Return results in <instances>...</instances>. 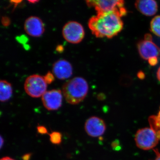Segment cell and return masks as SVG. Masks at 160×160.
Here are the masks:
<instances>
[{
    "label": "cell",
    "mask_w": 160,
    "mask_h": 160,
    "mask_svg": "<svg viewBox=\"0 0 160 160\" xmlns=\"http://www.w3.org/2000/svg\"><path fill=\"white\" fill-rule=\"evenodd\" d=\"M121 18L114 12L97 13L89 19L88 26L97 38H111L122 30L123 22Z\"/></svg>",
    "instance_id": "6da1fadb"
},
{
    "label": "cell",
    "mask_w": 160,
    "mask_h": 160,
    "mask_svg": "<svg viewBox=\"0 0 160 160\" xmlns=\"http://www.w3.org/2000/svg\"><path fill=\"white\" fill-rule=\"evenodd\" d=\"M88 90L87 81L79 77L69 80L62 86V93L65 99L71 105H77L83 101Z\"/></svg>",
    "instance_id": "7a4b0ae2"
},
{
    "label": "cell",
    "mask_w": 160,
    "mask_h": 160,
    "mask_svg": "<svg viewBox=\"0 0 160 160\" xmlns=\"http://www.w3.org/2000/svg\"><path fill=\"white\" fill-rule=\"evenodd\" d=\"M86 4L89 7H93L97 13L114 12L121 17L127 14L124 2L122 0H98L87 1Z\"/></svg>",
    "instance_id": "3957f363"
},
{
    "label": "cell",
    "mask_w": 160,
    "mask_h": 160,
    "mask_svg": "<svg viewBox=\"0 0 160 160\" xmlns=\"http://www.w3.org/2000/svg\"><path fill=\"white\" fill-rule=\"evenodd\" d=\"M135 141L140 149L147 150L153 149L160 141V131L150 127L139 129L136 133Z\"/></svg>",
    "instance_id": "277c9868"
},
{
    "label": "cell",
    "mask_w": 160,
    "mask_h": 160,
    "mask_svg": "<svg viewBox=\"0 0 160 160\" xmlns=\"http://www.w3.org/2000/svg\"><path fill=\"white\" fill-rule=\"evenodd\" d=\"M47 84L44 77L38 74L29 76L25 81L24 89L28 95L32 98L42 96L46 92Z\"/></svg>",
    "instance_id": "5b68a950"
},
{
    "label": "cell",
    "mask_w": 160,
    "mask_h": 160,
    "mask_svg": "<svg viewBox=\"0 0 160 160\" xmlns=\"http://www.w3.org/2000/svg\"><path fill=\"white\" fill-rule=\"evenodd\" d=\"M138 49L143 59L149 61L158 58L160 56V48L153 42L151 35L146 34L138 43Z\"/></svg>",
    "instance_id": "8992f818"
},
{
    "label": "cell",
    "mask_w": 160,
    "mask_h": 160,
    "mask_svg": "<svg viewBox=\"0 0 160 160\" xmlns=\"http://www.w3.org/2000/svg\"><path fill=\"white\" fill-rule=\"evenodd\" d=\"M62 32L64 39L72 44L80 43L85 36L83 26L76 21H70L66 23L63 26Z\"/></svg>",
    "instance_id": "52a82bcc"
},
{
    "label": "cell",
    "mask_w": 160,
    "mask_h": 160,
    "mask_svg": "<svg viewBox=\"0 0 160 160\" xmlns=\"http://www.w3.org/2000/svg\"><path fill=\"white\" fill-rule=\"evenodd\" d=\"M42 100L43 106L47 110H58L62 105V92L59 89H52L46 91L42 97Z\"/></svg>",
    "instance_id": "ba28073f"
},
{
    "label": "cell",
    "mask_w": 160,
    "mask_h": 160,
    "mask_svg": "<svg viewBox=\"0 0 160 160\" xmlns=\"http://www.w3.org/2000/svg\"><path fill=\"white\" fill-rule=\"evenodd\" d=\"M85 129L89 136L99 137L102 135L106 131V123L101 118L92 117L86 120Z\"/></svg>",
    "instance_id": "9c48e42d"
},
{
    "label": "cell",
    "mask_w": 160,
    "mask_h": 160,
    "mask_svg": "<svg viewBox=\"0 0 160 160\" xmlns=\"http://www.w3.org/2000/svg\"><path fill=\"white\" fill-rule=\"evenodd\" d=\"M24 29L27 34L33 37H39L45 31L42 21L35 16L29 17L26 19L24 24Z\"/></svg>",
    "instance_id": "30bf717a"
},
{
    "label": "cell",
    "mask_w": 160,
    "mask_h": 160,
    "mask_svg": "<svg viewBox=\"0 0 160 160\" xmlns=\"http://www.w3.org/2000/svg\"><path fill=\"white\" fill-rule=\"evenodd\" d=\"M52 71L55 76L59 79H66L72 74V66L66 60H58L53 64Z\"/></svg>",
    "instance_id": "8fae6325"
},
{
    "label": "cell",
    "mask_w": 160,
    "mask_h": 160,
    "mask_svg": "<svg viewBox=\"0 0 160 160\" xmlns=\"http://www.w3.org/2000/svg\"><path fill=\"white\" fill-rule=\"evenodd\" d=\"M136 8L142 14L147 16H152L157 13L158 5L156 1L152 0L137 1L135 3Z\"/></svg>",
    "instance_id": "7c38bea8"
},
{
    "label": "cell",
    "mask_w": 160,
    "mask_h": 160,
    "mask_svg": "<svg viewBox=\"0 0 160 160\" xmlns=\"http://www.w3.org/2000/svg\"><path fill=\"white\" fill-rule=\"evenodd\" d=\"M12 93L11 84L6 80L0 81V100L1 102H6L11 98Z\"/></svg>",
    "instance_id": "4fadbf2b"
},
{
    "label": "cell",
    "mask_w": 160,
    "mask_h": 160,
    "mask_svg": "<svg viewBox=\"0 0 160 160\" xmlns=\"http://www.w3.org/2000/svg\"><path fill=\"white\" fill-rule=\"evenodd\" d=\"M150 26L152 32L160 37V15L155 17L151 20Z\"/></svg>",
    "instance_id": "5bb4252c"
},
{
    "label": "cell",
    "mask_w": 160,
    "mask_h": 160,
    "mask_svg": "<svg viewBox=\"0 0 160 160\" xmlns=\"http://www.w3.org/2000/svg\"><path fill=\"white\" fill-rule=\"evenodd\" d=\"M150 127L158 131H160V108L157 115L152 116L149 118Z\"/></svg>",
    "instance_id": "9a60e30c"
},
{
    "label": "cell",
    "mask_w": 160,
    "mask_h": 160,
    "mask_svg": "<svg viewBox=\"0 0 160 160\" xmlns=\"http://www.w3.org/2000/svg\"><path fill=\"white\" fill-rule=\"evenodd\" d=\"M50 141L54 145H59L62 142V135L58 132H52L49 134Z\"/></svg>",
    "instance_id": "2e32d148"
},
{
    "label": "cell",
    "mask_w": 160,
    "mask_h": 160,
    "mask_svg": "<svg viewBox=\"0 0 160 160\" xmlns=\"http://www.w3.org/2000/svg\"><path fill=\"white\" fill-rule=\"evenodd\" d=\"M44 78L47 84H51L54 80V75L50 72H47L46 76H44Z\"/></svg>",
    "instance_id": "e0dca14e"
},
{
    "label": "cell",
    "mask_w": 160,
    "mask_h": 160,
    "mask_svg": "<svg viewBox=\"0 0 160 160\" xmlns=\"http://www.w3.org/2000/svg\"><path fill=\"white\" fill-rule=\"evenodd\" d=\"M37 130L38 132L41 134H46V133H48L47 129L44 126H38Z\"/></svg>",
    "instance_id": "ac0fdd59"
},
{
    "label": "cell",
    "mask_w": 160,
    "mask_h": 160,
    "mask_svg": "<svg viewBox=\"0 0 160 160\" xmlns=\"http://www.w3.org/2000/svg\"><path fill=\"white\" fill-rule=\"evenodd\" d=\"M2 23L3 26H8L10 23V20H9V18L4 17L2 18Z\"/></svg>",
    "instance_id": "d6986e66"
},
{
    "label": "cell",
    "mask_w": 160,
    "mask_h": 160,
    "mask_svg": "<svg viewBox=\"0 0 160 160\" xmlns=\"http://www.w3.org/2000/svg\"><path fill=\"white\" fill-rule=\"evenodd\" d=\"M154 152L156 154V157L154 160H160V152L158 151V149L154 150Z\"/></svg>",
    "instance_id": "ffe728a7"
},
{
    "label": "cell",
    "mask_w": 160,
    "mask_h": 160,
    "mask_svg": "<svg viewBox=\"0 0 160 160\" xmlns=\"http://www.w3.org/2000/svg\"><path fill=\"white\" fill-rule=\"evenodd\" d=\"M31 153H28V154L24 155L22 158L23 160H29L31 157Z\"/></svg>",
    "instance_id": "44dd1931"
},
{
    "label": "cell",
    "mask_w": 160,
    "mask_h": 160,
    "mask_svg": "<svg viewBox=\"0 0 160 160\" xmlns=\"http://www.w3.org/2000/svg\"><path fill=\"white\" fill-rule=\"evenodd\" d=\"M57 51L59 52H62L63 51V47L62 46H58L57 47Z\"/></svg>",
    "instance_id": "7402d4cb"
},
{
    "label": "cell",
    "mask_w": 160,
    "mask_h": 160,
    "mask_svg": "<svg viewBox=\"0 0 160 160\" xmlns=\"http://www.w3.org/2000/svg\"><path fill=\"white\" fill-rule=\"evenodd\" d=\"M157 77L158 79L160 82V66L158 69L157 72Z\"/></svg>",
    "instance_id": "603a6c76"
},
{
    "label": "cell",
    "mask_w": 160,
    "mask_h": 160,
    "mask_svg": "<svg viewBox=\"0 0 160 160\" xmlns=\"http://www.w3.org/2000/svg\"><path fill=\"white\" fill-rule=\"evenodd\" d=\"M1 160H15L12 158L9 157H4L2 158Z\"/></svg>",
    "instance_id": "cb8c5ba5"
},
{
    "label": "cell",
    "mask_w": 160,
    "mask_h": 160,
    "mask_svg": "<svg viewBox=\"0 0 160 160\" xmlns=\"http://www.w3.org/2000/svg\"><path fill=\"white\" fill-rule=\"evenodd\" d=\"M3 142H4V141H3L2 138V137H1V148H2V146H3Z\"/></svg>",
    "instance_id": "d4e9b609"
},
{
    "label": "cell",
    "mask_w": 160,
    "mask_h": 160,
    "mask_svg": "<svg viewBox=\"0 0 160 160\" xmlns=\"http://www.w3.org/2000/svg\"><path fill=\"white\" fill-rule=\"evenodd\" d=\"M38 1H28V2H29L32 3V4H34V3L37 2H38Z\"/></svg>",
    "instance_id": "484cf974"
}]
</instances>
